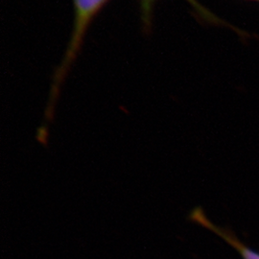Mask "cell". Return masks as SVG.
Returning <instances> with one entry per match:
<instances>
[{"label": "cell", "instance_id": "cell-6", "mask_svg": "<svg viewBox=\"0 0 259 259\" xmlns=\"http://www.w3.org/2000/svg\"><path fill=\"white\" fill-rule=\"evenodd\" d=\"M250 1H256V2H259V0H250Z\"/></svg>", "mask_w": 259, "mask_h": 259}, {"label": "cell", "instance_id": "cell-2", "mask_svg": "<svg viewBox=\"0 0 259 259\" xmlns=\"http://www.w3.org/2000/svg\"><path fill=\"white\" fill-rule=\"evenodd\" d=\"M157 0H139V6H140V12L143 23L145 27H150L152 23V17H153V10L155 7V4ZM193 8L195 11L201 16L203 19L207 21L217 22L220 21L216 17H214L212 14L203 7L197 0H186Z\"/></svg>", "mask_w": 259, "mask_h": 259}, {"label": "cell", "instance_id": "cell-1", "mask_svg": "<svg viewBox=\"0 0 259 259\" xmlns=\"http://www.w3.org/2000/svg\"><path fill=\"white\" fill-rule=\"evenodd\" d=\"M109 1L110 0H73L74 22L72 34L70 36L64 59L54 75L53 84L50 92V99L47 109L46 118L47 120L52 119L54 113L53 110L57 97L60 93L61 85L64 83L65 77L70 70L76 58L79 55L89 28L98 14L109 3Z\"/></svg>", "mask_w": 259, "mask_h": 259}, {"label": "cell", "instance_id": "cell-5", "mask_svg": "<svg viewBox=\"0 0 259 259\" xmlns=\"http://www.w3.org/2000/svg\"><path fill=\"white\" fill-rule=\"evenodd\" d=\"M37 139L45 146L47 147V139H48V128L47 126L40 127L37 131Z\"/></svg>", "mask_w": 259, "mask_h": 259}, {"label": "cell", "instance_id": "cell-4", "mask_svg": "<svg viewBox=\"0 0 259 259\" xmlns=\"http://www.w3.org/2000/svg\"><path fill=\"white\" fill-rule=\"evenodd\" d=\"M187 219L189 221H191V222L198 224L199 226L204 227V228L209 230V231H211L213 227H214V224H212V223L208 220V218L205 216L204 210H203V208L201 206H196V207H194L189 213Z\"/></svg>", "mask_w": 259, "mask_h": 259}, {"label": "cell", "instance_id": "cell-3", "mask_svg": "<svg viewBox=\"0 0 259 259\" xmlns=\"http://www.w3.org/2000/svg\"><path fill=\"white\" fill-rule=\"evenodd\" d=\"M211 232H215L216 234H218L221 238L226 241L227 243H229L232 248H234L240 253L241 257L243 259H259V252L256 250H252L249 248L248 246H246L245 244H243L240 240H238L232 232L229 231H226L224 229L217 228L216 226H214Z\"/></svg>", "mask_w": 259, "mask_h": 259}]
</instances>
